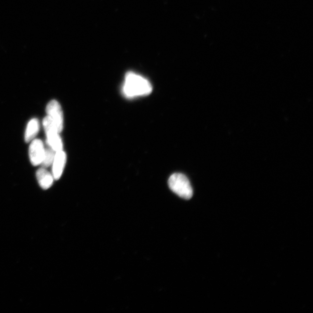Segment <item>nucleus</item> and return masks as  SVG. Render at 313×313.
Returning a JSON list of instances; mask_svg holds the SVG:
<instances>
[{"mask_svg": "<svg viewBox=\"0 0 313 313\" xmlns=\"http://www.w3.org/2000/svg\"><path fill=\"white\" fill-rule=\"evenodd\" d=\"M152 89L151 83L143 77L133 72L128 73L125 76L122 92L126 98L149 95Z\"/></svg>", "mask_w": 313, "mask_h": 313, "instance_id": "1", "label": "nucleus"}, {"mask_svg": "<svg viewBox=\"0 0 313 313\" xmlns=\"http://www.w3.org/2000/svg\"><path fill=\"white\" fill-rule=\"evenodd\" d=\"M168 185L180 197L185 199L192 197L193 191L191 182L185 175L179 173L172 175L168 180Z\"/></svg>", "mask_w": 313, "mask_h": 313, "instance_id": "2", "label": "nucleus"}, {"mask_svg": "<svg viewBox=\"0 0 313 313\" xmlns=\"http://www.w3.org/2000/svg\"><path fill=\"white\" fill-rule=\"evenodd\" d=\"M43 126L46 135V142L48 145L56 152L63 150V143L60 137L59 133L56 126L48 116L43 119Z\"/></svg>", "mask_w": 313, "mask_h": 313, "instance_id": "3", "label": "nucleus"}, {"mask_svg": "<svg viewBox=\"0 0 313 313\" xmlns=\"http://www.w3.org/2000/svg\"><path fill=\"white\" fill-rule=\"evenodd\" d=\"M46 112L54 122L59 133H61L63 129V114L61 105L55 100H52L46 106Z\"/></svg>", "mask_w": 313, "mask_h": 313, "instance_id": "4", "label": "nucleus"}, {"mask_svg": "<svg viewBox=\"0 0 313 313\" xmlns=\"http://www.w3.org/2000/svg\"><path fill=\"white\" fill-rule=\"evenodd\" d=\"M44 151V144L41 140L33 139L29 147L30 159L33 165H41Z\"/></svg>", "mask_w": 313, "mask_h": 313, "instance_id": "5", "label": "nucleus"}, {"mask_svg": "<svg viewBox=\"0 0 313 313\" xmlns=\"http://www.w3.org/2000/svg\"><path fill=\"white\" fill-rule=\"evenodd\" d=\"M66 162V153L62 151L56 152L54 161L52 163V175L54 179L58 180L61 177Z\"/></svg>", "mask_w": 313, "mask_h": 313, "instance_id": "6", "label": "nucleus"}, {"mask_svg": "<svg viewBox=\"0 0 313 313\" xmlns=\"http://www.w3.org/2000/svg\"><path fill=\"white\" fill-rule=\"evenodd\" d=\"M36 176L39 185L43 189H48L54 183V176L45 168L42 167L38 169L36 172Z\"/></svg>", "mask_w": 313, "mask_h": 313, "instance_id": "7", "label": "nucleus"}, {"mask_svg": "<svg viewBox=\"0 0 313 313\" xmlns=\"http://www.w3.org/2000/svg\"><path fill=\"white\" fill-rule=\"evenodd\" d=\"M39 129V121L38 119L33 118L28 123L26 128L25 139L26 142L33 141L38 135Z\"/></svg>", "mask_w": 313, "mask_h": 313, "instance_id": "8", "label": "nucleus"}, {"mask_svg": "<svg viewBox=\"0 0 313 313\" xmlns=\"http://www.w3.org/2000/svg\"><path fill=\"white\" fill-rule=\"evenodd\" d=\"M55 154L56 152L49 146L45 149L44 156L41 164L43 168H48L52 164Z\"/></svg>", "mask_w": 313, "mask_h": 313, "instance_id": "9", "label": "nucleus"}]
</instances>
